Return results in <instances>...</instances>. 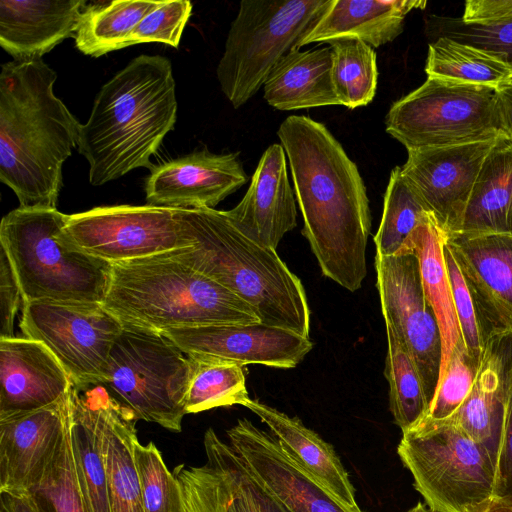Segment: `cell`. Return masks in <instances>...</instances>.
<instances>
[{
  "instance_id": "obj_34",
  "label": "cell",
  "mask_w": 512,
  "mask_h": 512,
  "mask_svg": "<svg viewBox=\"0 0 512 512\" xmlns=\"http://www.w3.org/2000/svg\"><path fill=\"white\" fill-rule=\"evenodd\" d=\"M387 354L384 376L389 384V409L402 432L421 422L429 413L418 368L398 334L387 324Z\"/></svg>"
},
{
  "instance_id": "obj_44",
  "label": "cell",
  "mask_w": 512,
  "mask_h": 512,
  "mask_svg": "<svg viewBox=\"0 0 512 512\" xmlns=\"http://www.w3.org/2000/svg\"><path fill=\"white\" fill-rule=\"evenodd\" d=\"M21 290L5 251L0 247V338H12Z\"/></svg>"
},
{
  "instance_id": "obj_3",
  "label": "cell",
  "mask_w": 512,
  "mask_h": 512,
  "mask_svg": "<svg viewBox=\"0 0 512 512\" xmlns=\"http://www.w3.org/2000/svg\"><path fill=\"white\" fill-rule=\"evenodd\" d=\"M175 88L171 62L160 55L132 59L101 87L78 139L90 184L104 185L137 168L153 169L151 156L176 123Z\"/></svg>"
},
{
  "instance_id": "obj_12",
  "label": "cell",
  "mask_w": 512,
  "mask_h": 512,
  "mask_svg": "<svg viewBox=\"0 0 512 512\" xmlns=\"http://www.w3.org/2000/svg\"><path fill=\"white\" fill-rule=\"evenodd\" d=\"M62 238L110 264L141 260L192 246L179 209L153 205L95 207L68 215Z\"/></svg>"
},
{
  "instance_id": "obj_50",
  "label": "cell",
  "mask_w": 512,
  "mask_h": 512,
  "mask_svg": "<svg viewBox=\"0 0 512 512\" xmlns=\"http://www.w3.org/2000/svg\"><path fill=\"white\" fill-rule=\"evenodd\" d=\"M406 512H436L432 510L426 503L418 502L415 506Z\"/></svg>"
},
{
  "instance_id": "obj_16",
  "label": "cell",
  "mask_w": 512,
  "mask_h": 512,
  "mask_svg": "<svg viewBox=\"0 0 512 512\" xmlns=\"http://www.w3.org/2000/svg\"><path fill=\"white\" fill-rule=\"evenodd\" d=\"M445 242L472 295L484 346L493 334L512 332V235L450 234Z\"/></svg>"
},
{
  "instance_id": "obj_35",
  "label": "cell",
  "mask_w": 512,
  "mask_h": 512,
  "mask_svg": "<svg viewBox=\"0 0 512 512\" xmlns=\"http://www.w3.org/2000/svg\"><path fill=\"white\" fill-rule=\"evenodd\" d=\"M329 44L332 82L340 105L349 109L368 105L374 99L378 82L374 49L353 38H341Z\"/></svg>"
},
{
  "instance_id": "obj_4",
  "label": "cell",
  "mask_w": 512,
  "mask_h": 512,
  "mask_svg": "<svg viewBox=\"0 0 512 512\" xmlns=\"http://www.w3.org/2000/svg\"><path fill=\"white\" fill-rule=\"evenodd\" d=\"M190 247L167 252L245 302L260 323L309 338L310 309L301 280L276 249L244 235L216 209H179Z\"/></svg>"
},
{
  "instance_id": "obj_22",
  "label": "cell",
  "mask_w": 512,
  "mask_h": 512,
  "mask_svg": "<svg viewBox=\"0 0 512 512\" xmlns=\"http://www.w3.org/2000/svg\"><path fill=\"white\" fill-rule=\"evenodd\" d=\"M225 212L244 235L272 249L296 227V202L281 144L264 151L245 195Z\"/></svg>"
},
{
  "instance_id": "obj_38",
  "label": "cell",
  "mask_w": 512,
  "mask_h": 512,
  "mask_svg": "<svg viewBox=\"0 0 512 512\" xmlns=\"http://www.w3.org/2000/svg\"><path fill=\"white\" fill-rule=\"evenodd\" d=\"M145 512H181L180 486L153 442L134 446Z\"/></svg>"
},
{
  "instance_id": "obj_45",
  "label": "cell",
  "mask_w": 512,
  "mask_h": 512,
  "mask_svg": "<svg viewBox=\"0 0 512 512\" xmlns=\"http://www.w3.org/2000/svg\"><path fill=\"white\" fill-rule=\"evenodd\" d=\"M496 495L512 500V382L508 392L505 425L497 464Z\"/></svg>"
},
{
  "instance_id": "obj_28",
  "label": "cell",
  "mask_w": 512,
  "mask_h": 512,
  "mask_svg": "<svg viewBox=\"0 0 512 512\" xmlns=\"http://www.w3.org/2000/svg\"><path fill=\"white\" fill-rule=\"evenodd\" d=\"M445 238V232L429 214L414 228L397 253L412 252L418 258L424 292L435 313L441 335L439 380L454 347L462 339L444 259Z\"/></svg>"
},
{
  "instance_id": "obj_51",
  "label": "cell",
  "mask_w": 512,
  "mask_h": 512,
  "mask_svg": "<svg viewBox=\"0 0 512 512\" xmlns=\"http://www.w3.org/2000/svg\"><path fill=\"white\" fill-rule=\"evenodd\" d=\"M0 512H5V510L3 508L0 509Z\"/></svg>"
},
{
  "instance_id": "obj_7",
  "label": "cell",
  "mask_w": 512,
  "mask_h": 512,
  "mask_svg": "<svg viewBox=\"0 0 512 512\" xmlns=\"http://www.w3.org/2000/svg\"><path fill=\"white\" fill-rule=\"evenodd\" d=\"M331 0H242L216 74L234 108L266 82L278 62L314 28Z\"/></svg>"
},
{
  "instance_id": "obj_6",
  "label": "cell",
  "mask_w": 512,
  "mask_h": 512,
  "mask_svg": "<svg viewBox=\"0 0 512 512\" xmlns=\"http://www.w3.org/2000/svg\"><path fill=\"white\" fill-rule=\"evenodd\" d=\"M68 215L57 208L18 207L0 223V247L16 275L24 302L103 304L112 264L65 242Z\"/></svg>"
},
{
  "instance_id": "obj_29",
  "label": "cell",
  "mask_w": 512,
  "mask_h": 512,
  "mask_svg": "<svg viewBox=\"0 0 512 512\" xmlns=\"http://www.w3.org/2000/svg\"><path fill=\"white\" fill-rule=\"evenodd\" d=\"M455 234L512 235V142L501 134L481 165Z\"/></svg>"
},
{
  "instance_id": "obj_32",
  "label": "cell",
  "mask_w": 512,
  "mask_h": 512,
  "mask_svg": "<svg viewBox=\"0 0 512 512\" xmlns=\"http://www.w3.org/2000/svg\"><path fill=\"white\" fill-rule=\"evenodd\" d=\"M190 366L185 399L186 414L217 407L244 405L249 399L240 364L210 355H187Z\"/></svg>"
},
{
  "instance_id": "obj_42",
  "label": "cell",
  "mask_w": 512,
  "mask_h": 512,
  "mask_svg": "<svg viewBox=\"0 0 512 512\" xmlns=\"http://www.w3.org/2000/svg\"><path fill=\"white\" fill-rule=\"evenodd\" d=\"M191 12L192 3L188 0L160 1L134 29L126 47L158 42L177 48Z\"/></svg>"
},
{
  "instance_id": "obj_31",
  "label": "cell",
  "mask_w": 512,
  "mask_h": 512,
  "mask_svg": "<svg viewBox=\"0 0 512 512\" xmlns=\"http://www.w3.org/2000/svg\"><path fill=\"white\" fill-rule=\"evenodd\" d=\"M160 1L113 0L86 6L76 31L75 45L83 54L98 58L126 48V43L140 21Z\"/></svg>"
},
{
  "instance_id": "obj_47",
  "label": "cell",
  "mask_w": 512,
  "mask_h": 512,
  "mask_svg": "<svg viewBox=\"0 0 512 512\" xmlns=\"http://www.w3.org/2000/svg\"><path fill=\"white\" fill-rule=\"evenodd\" d=\"M1 508L5 512H45L30 492H0Z\"/></svg>"
},
{
  "instance_id": "obj_41",
  "label": "cell",
  "mask_w": 512,
  "mask_h": 512,
  "mask_svg": "<svg viewBox=\"0 0 512 512\" xmlns=\"http://www.w3.org/2000/svg\"><path fill=\"white\" fill-rule=\"evenodd\" d=\"M440 36L478 48L512 69V18L495 22L464 23L445 18Z\"/></svg>"
},
{
  "instance_id": "obj_10",
  "label": "cell",
  "mask_w": 512,
  "mask_h": 512,
  "mask_svg": "<svg viewBox=\"0 0 512 512\" xmlns=\"http://www.w3.org/2000/svg\"><path fill=\"white\" fill-rule=\"evenodd\" d=\"M385 125L407 151L495 139V88L427 77L391 105Z\"/></svg>"
},
{
  "instance_id": "obj_43",
  "label": "cell",
  "mask_w": 512,
  "mask_h": 512,
  "mask_svg": "<svg viewBox=\"0 0 512 512\" xmlns=\"http://www.w3.org/2000/svg\"><path fill=\"white\" fill-rule=\"evenodd\" d=\"M444 259L462 340L468 354L480 362L484 341L478 313L466 281L446 242L444 243Z\"/></svg>"
},
{
  "instance_id": "obj_21",
  "label": "cell",
  "mask_w": 512,
  "mask_h": 512,
  "mask_svg": "<svg viewBox=\"0 0 512 512\" xmlns=\"http://www.w3.org/2000/svg\"><path fill=\"white\" fill-rule=\"evenodd\" d=\"M512 382V332L493 334L485 343L474 385L450 423L482 445L497 464Z\"/></svg>"
},
{
  "instance_id": "obj_2",
  "label": "cell",
  "mask_w": 512,
  "mask_h": 512,
  "mask_svg": "<svg viewBox=\"0 0 512 512\" xmlns=\"http://www.w3.org/2000/svg\"><path fill=\"white\" fill-rule=\"evenodd\" d=\"M57 74L42 59L10 61L0 72V180L20 207L57 208L62 167L80 125L55 96Z\"/></svg>"
},
{
  "instance_id": "obj_1",
  "label": "cell",
  "mask_w": 512,
  "mask_h": 512,
  "mask_svg": "<svg viewBox=\"0 0 512 512\" xmlns=\"http://www.w3.org/2000/svg\"><path fill=\"white\" fill-rule=\"evenodd\" d=\"M277 135L288 158L302 213V234L322 274L350 292L367 275L371 212L357 165L328 128L310 117L288 116Z\"/></svg>"
},
{
  "instance_id": "obj_14",
  "label": "cell",
  "mask_w": 512,
  "mask_h": 512,
  "mask_svg": "<svg viewBox=\"0 0 512 512\" xmlns=\"http://www.w3.org/2000/svg\"><path fill=\"white\" fill-rule=\"evenodd\" d=\"M228 443L253 479L289 512H363L342 502L297 463L277 438L247 418L226 432Z\"/></svg>"
},
{
  "instance_id": "obj_36",
  "label": "cell",
  "mask_w": 512,
  "mask_h": 512,
  "mask_svg": "<svg viewBox=\"0 0 512 512\" xmlns=\"http://www.w3.org/2000/svg\"><path fill=\"white\" fill-rule=\"evenodd\" d=\"M432 214L423 200L409 185L401 166L390 173L384 194L383 214L374 236L376 254L396 255L414 228Z\"/></svg>"
},
{
  "instance_id": "obj_11",
  "label": "cell",
  "mask_w": 512,
  "mask_h": 512,
  "mask_svg": "<svg viewBox=\"0 0 512 512\" xmlns=\"http://www.w3.org/2000/svg\"><path fill=\"white\" fill-rule=\"evenodd\" d=\"M20 328L53 353L74 386L86 388L106 382L123 324L99 303L33 301L22 303Z\"/></svg>"
},
{
  "instance_id": "obj_30",
  "label": "cell",
  "mask_w": 512,
  "mask_h": 512,
  "mask_svg": "<svg viewBox=\"0 0 512 512\" xmlns=\"http://www.w3.org/2000/svg\"><path fill=\"white\" fill-rule=\"evenodd\" d=\"M67 401L73 454L88 512H110L102 438L88 387L72 385Z\"/></svg>"
},
{
  "instance_id": "obj_27",
  "label": "cell",
  "mask_w": 512,
  "mask_h": 512,
  "mask_svg": "<svg viewBox=\"0 0 512 512\" xmlns=\"http://www.w3.org/2000/svg\"><path fill=\"white\" fill-rule=\"evenodd\" d=\"M263 88L266 102L282 111L340 105L332 82L331 48L291 50L273 68Z\"/></svg>"
},
{
  "instance_id": "obj_8",
  "label": "cell",
  "mask_w": 512,
  "mask_h": 512,
  "mask_svg": "<svg viewBox=\"0 0 512 512\" xmlns=\"http://www.w3.org/2000/svg\"><path fill=\"white\" fill-rule=\"evenodd\" d=\"M397 453L415 489L436 512H467L496 494L491 456L448 420L425 417L402 432Z\"/></svg>"
},
{
  "instance_id": "obj_26",
  "label": "cell",
  "mask_w": 512,
  "mask_h": 512,
  "mask_svg": "<svg viewBox=\"0 0 512 512\" xmlns=\"http://www.w3.org/2000/svg\"><path fill=\"white\" fill-rule=\"evenodd\" d=\"M243 406L257 415L282 448L336 497L350 506L358 505L349 474L331 444L298 417L251 398Z\"/></svg>"
},
{
  "instance_id": "obj_39",
  "label": "cell",
  "mask_w": 512,
  "mask_h": 512,
  "mask_svg": "<svg viewBox=\"0 0 512 512\" xmlns=\"http://www.w3.org/2000/svg\"><path fill=\"white\" fill-rule=\"evenodd\" d=\"M207 464L217 470L227 492V512H262L253 492L249 473L241 459L213 428H208L203 439Z\"/></svg>"
},
{
  "instance_id": "obj_5",
  "label": "cell",
  "mask_w": 512,
  "mask_h": 512,
  "mask_svg": "<svg viewBox=\"0 0 512 512\" xmlns=\"http://www.w3.org/2000/svg\"><path fill=\"white\" fill-rule=\"evenodd\" d=\"M102 305L123 326L157 333L260 322L247 302L168 253L113 264Z\"/></svg>"
},
{
  "instance_id": "obj_37",
  "label": "cell",
  "mask_w": 512,
  "mask_h": 512,
  "mask_svg": "<svg viewBox=\"0 0 512 512\" xmlns=\"http://www.w3.org/2000/svg\"><path fill=\"white\" fill-rule=\"evenodd\" d=\"M30 493L45 512H88L73 454L68 401L61 441Z\"/></svg>"
},
{
  "instance_id": "obj_15",
  "label": "cell",
  "mask_w": 512,
  "mask_h": 512,
  "mask_svg": "<svg viewBox=\"0 0 512 512\" xmlns=\"http://www.w3.org/2000/svg\"><path fill=\"white\" fill-rule=\"evenodd\" d=\"M495 139L408 150L402 174L446 235L458 232L477 175Z\"/></svg>"
},
{
  "instance_id": "obj_46",
  "label": "cell",
  "mask_w": 512,
  "mask_h": 512,
  "mask_svg": "<svg viewBox=\"0 0 512 512\" xmlns=\"http://www.w3.org/2000/svg\"><path fill=\"white\" fill-rule=\"evenodd\" d=\"M495 107L500 134L512 142V78L495 88Z\"/></svg>"
},
{
  "instance_id": "obj_25",
  "label": "cell",
  "mask_w": 512,
  "mask_h": 512,
  "mask_svg": "<svg viewBox=\"0 0 512 512\" xmlns=\"http://www.w3.org/2000/svg\"><path fill=\"white\" fill-rule=\"evenodd\" d=\"M421 0H331L314 28L297 49L310 43H330L341 38L361 40L377 48L398 37L406 15L424 9Z\"/></svg>"
},
{
  "instance_id": "obj_24",
  "label": "cell",
  "mask_w": 512,
  "mask_h": 512,
  "mask_svg": "<svg viewBox=\"0 0 512 512\" xmlns=\"http://www.w3.org/2000/svg\"><path fill=\"white\" fill-rule=\"evenodd\" d=\"M100 428L110 512H145L134 446L135 414L103 385L88 387Z\"/></svg>"
},
{
  "instance_id": "obj_13",
  "label": "cell",
  "mask_w": 512,
  "mask_h": 512,
  "mask_svg": "<svg viewBox=\"0 0 512 512\" xmlns=\"http://www.w3.org/2000/svg\"><path fill=\"white\" fill-rule=\"evenodd\" d=\"M375 269L385 324L404 342L431 405L439 382L442 342L435 313L424 292L418 258L412 252L376 254Z\"/></svg>"
},
{
  "instance_id": "obj_20",
  "label": "cell",
  "mask_w": 512,
  "mask_h": 512,
  "mask_svg": "<svg viewBox=\"0 0 512 512\" xmlns=\"http://www.w3.org/2000/svg\"><path fill=\"white\" fill-rule=\"evenodd\" d=\"M66 418L67 396L0 419V492L32 491L61 441Z\"/></svg>"
},
{
  "instance_id": "obj_49",
  "label": "cell",
  "mask_w": 512,
  "mask_h": 512,
  "mask_svg": "<svg viewBox=\"0 0 512 512\" xmlns=\"http://www.w3.org/2000/svg\"><path fill=\"white\" fill-rule=\"evenodd\" d=\"M467 512H512V500L495 494Z\"/></svg>"
},
{
  "instance_id": "obj_19",
  "label": "cell",
  "mask_w": 512,
  "mask_h": 512,
  "mask_svg": "<svg viewBox=\"0 0 512 512\" xmlns=\"http://www.w3.org/2000/svg\"><path fill=\"white\" fill-rule=\"evenodd\" d=\"M0 419L62 401L73 383L53 353L26 337L0 338Z\"/></svg>"
},
{
  "instance_id": "obj_48",
  "label": "cell",
  "mask_w": 512,
  "mask_h": 512,
  "mask_svg": "<svg viewBox=\"0 0 512 512\" xmlns=\"http://www.w3.org/2000/svg\"><path fill=\"white\" fill-rule=\"evenodd\" d=\"M249 473V472H248ZM250 476V482L262 512H289L279 500Z\"/></svg>"
},
{
  "instance_id": "obj_17",
  "label": "cell",
  "mask_w": 512,
  "mask_h": 512,
  "mask_svg": "<svg viewBox=\"0 0 512 512\" xmlns=\"http://www.w3.org/2000/svg\"><path fill=\"white\" fill-rule=\"evenodd\" d=\"M161 334L186 355H210L241 366L294 368L313 347L310 338L260 322L170 328Z\"/></svg>"
},
{
  "instance_id": "obj_9",
  "label": "cell",
  "mask_w": 512,
  "mask_h": 512,
  "mask_svg": "<svg viewBox=\"0 0 512 512\" xmlns=\"http://www.w3.org/2000/svg\"><path fill=\"white\" fill-rule=\"evenodd\" d=\"M190 366L187 355L161 333L123 326L103 384L138 420L180 432Z\"/></svg>"
},
{
  "instance_id": "obj_33",
  "label": "cell",
  "mask_w": 512,
  "mask_h": 512,
  "mask_svg": "<svg viewBox=\"0 0 512 512\" xmlns=\"http://www.w3.org/2000/svg\"><path fill=\"white\" fill-rule=\"evenodd\" d=\"M428 77L497 88L512 78V69L492 55L445 36L429 44Z\"/></svg>"
},
{
  "instance_id": "obj_23",
  "label": "cell",
  "mask_w": 512,
  "mask_h": 512,
  "mask_svg": "<svg viewBox=\"0 0 512 512\" xmlns=\"http://www.w3.org/2000/svg\"><path fill=\"white\" fill-rule=\"evenodd\" d=\"M84 0H1L0 45L15 61H34L75 39Z\"/></svg>"
},
{
  "instance_id": "obj_40",
  "label": "cell",
  "mask_w": 512,
  "mask_h": 512,
  "mask_svg": "<svg viewBox=\"0 0 512 512\" xmlns=\"http://www.w3.org/2000/svg\"><path fill=\"white\" fill-rule=\"evenodd\" d=\"M480 362L472 358L461 339L451 354L439 380L426 417L445 420L451 417L469 395L476 380Z\"/></svg>"
},
{
  "instance_id": "obj_18",
  "label": "cell",
  "mask_w": 512,
  "mask_h": 512,
  "mask_svg": "<svg viewBox=\"0 0 512 512\" xmlns=\"http://www.w3.org/2000/svg\"><path fill=\"white\" fill-rule=\"evenodd\" d=\"M247 181L239 153L203 149L154 166L145 183L146 200L153 206L215 209Z\"/></svg>"
}]
</instances>
